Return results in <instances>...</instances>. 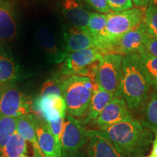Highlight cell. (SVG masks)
<instances>
[{"mask_svg":"<svg viewBox=\"0 0 157 157\" xmlns=\"http://www.w3.org/2000/svg\"><path fill=\"white\" fill-rule=\"evenodd\" d=\"M94 131L110 141L124 157H143L153 141L152 131L134 118Z\"/></svg>","mask_w":157,"mask_h":157,"instance_id":"1","label":"cell"},{"mask_svg":"<svg viewBox=\"0 0 157 157\" xmlns=\"http://www.w3.org/2000/svg\"><path fill=\"white\" fill-rule=\"evenodd\" d=\"M150 84L141 68L138 55L124 56L123 73L114 96L122 98L131 111L143 109L149 97Z\"/></svg>","mask_w":157,"mask_h":157,"instance_id":"2","label":"cell"},{"mask_svg":"<svg viewBox=\"0 0 157 157\" xmlns=\"http://www.w3.org/2000/svg\"><path fill=\"white\" fill-rule=\"evenodd\" d=\"M97 83L85 76H71L65 79L62 96L66 105L68 114L81 117L87 113Z\"/></svg>","mask_w":157,"mask_h":157,"instance_id":"3","label":"cell"},{"mask_svg":"<svg viewBox=\"0 0 157 157\" xmlns=\"http://www.w3.org/2000/svg\"><path fill=\"white\" fill-rule=\"evenodd\" d=\"M103 55L97 48L85 49L68 53L62 66L61 74L64 76H82L95 82V76Z\"/></svg>","mask_w":157,"mask_h":157,"instance_id":"4","label":"cell"},{"mask_svg":"<svg viewBox=\"0 0 157 157\" xmlns=\"http://www.w3.org/2000/svg\"><path fill=\"white\" fill-rule=\"evenodd\" d=\"M106 15V35L110 47V53H113L116 44L121 37L134 29L143 21V11L133 7L122 12H111Z\"/></svg>","mask_w":157,"mask_h":157,"instance_id":"5","label":"cell"},{"mask_svg":"<svg viewBox=\"0 0 157 157\" xmlns=\"http://www.w3.org/2000/svg\"><path fill=\"white\" fill-rule=\"evenodd\" d=\"M33 109L30 98L14 84L0 86V115L17 118L29 114Z\"/></svg>","mask_w":157,"mask_h":157,"instance_id":"6","label":"cell"},{"mask_svg":"<svg viewBox=\"0 0 157 157\" xmlns=\"http://www.w3.org/2000/svg\"><path fill=\"white\" fill-rule=\"evenodd\" d=\"M124 56L120 54L109 53L103 56L95 76V82L100 87L115 95L119 87L123 73Z\"/></svg>","mask_w":157,"mask_h":157,"instance_id":"7","label":"cell"},{"mask_svg":"<svg viewBox=\"0 0 157 157\" xmlns=\"http://www.w3.org/2000/svg\"><path fill=\"white\" fill-rule=\"evenodd\" d=\"M88 139L87 129L81 121L71 116L66 115L61 137L63 157H77Z\"/></svg>","mask_w":157,"mask_h":157,"instance_id":"8","label":"cell"},{"mask_svg":"<svg viewBox=\"0 0 157 157\" xmlns=\"http://www.w3.org/2000/svg\"><path fill=\"white\" fill-rule=\"evenodd\" d=\"M148 35L146 25L142 21L121 37L113 49V53L120 54L124 56L134 54L140 55Z\"/></svg>","mask_w":157,"mask_h":157,"instance_id":"9","label":"cell"},{"mask_svg":"<svg viewBox=\"0 0 157 157\" xmlns=\"http://www.w3.org/2000/svg\"><path fill=\"white\" fill-rule=\"evenodd\" d=\"M33 109L47 122L65 118L66 105L62 95L39 96L33 103Z\"/></svg>","mask_w":157,"mask_h":157,"instance_id":"10","label":"cell"},{"mask_svg":"<svg viewBox=\"0 0 157 157\" xmlns=\"http://www.w3.org/2000/svg\"><path fill=\"white\" fill-rule=\"evenodd\" d=\"M132 118V111L125 101L122 98L114 96L93 122L99 129H103Z\"/></svg>","mask_w":157,"mask_h":157,"instance_id":"11","label":"cell"},{"mask_svg":"<svg viewBox=\"0 0 157 157\" xmlns=\"http://www.w3.org/2000/svg\"><path fill=\"white\" fill-rule=\"evenodd\" d=\"M36 37L49 62L53 64L64 62L68 53L59 47L58 41L50 29L46 27H40L37 29Z\"/></svg>","mask_w":157,"mask_h":157,"instance_id":"12","label":"cell"},{"mask_svg":"<svg viewBox=\"0 0 157 157\" xmlns=\"http://www.w3.org/2000/svg\"><path fill=\"white\" fill-rule=\"evenodd\" d=\"M61 13L71 26L87 33L90 13L84 7L81 0H63Z\"/></svg>","mask_w":157,"mask_h":157,"instance_id":"13","label":"cell"},{"mask_svg":"<svg viewBox=\"0 0 157 157\" xmlns=\"http://www.w3.org/2000/svg\"><path fill=\"white\" fill-rule=\"evenodd\" d=\"M63 35L65 51L67 53H72L85 49L97 48L95 40L88 33L74 27H64Z\"/></svg>","mask_w":157,"mask_h":157,"instance_id":"14","label":"cell"},{"mask_svg":"<svg viewBox=\"0 0 157 157\" xmlns=\"http://www.w3.org/2000/svg\"><path fill=\"white\" fill-rule=\"evenodd\" d=\"M18 31L17 15L9 1L0 0V41H11Z\"/></svg>","mask_w":157,"mask_h":157,"instance_id":"15","label":"cell"},{"mask_svg":"<svg viewBox=\"0 0 157 157\" xmlns=\"http://www.w3.org/2000/svg\"><path fill=\"white\" fill-rule=\"evenodd\" d=\"M87 33L94 39L97 48L103 56L110 53V47L106 35V15L99 13H90Z\"/></svg>","mask_w":157,"mask_h":157,"instance_id":"16","label":"cell"},{"mask_svg":"<svg viewBox=\"0 0 157 157\" xmlns=\"http://www.w3.org/2000/svg\"><path fill=\"white\" fill-rule=\"evenodd\" d=\"M87 153L88 157H124L116 147L105 137L96 133L94 129L87 130Z\"/></svg>","mask_w":157,"mask_h":157,"instance_id":"17","label":"cell"},{"mask_svg":"<svg viewBox=\"0 0 157 157\" xmlns=\"http://www.w3.org/2000/svg\"><path fill=\"white\" fill-rule=\"evenodd\" d=\"M34 122L38 142L44 157H58L55 139L48 122L34 115Z\"/></svg>","mask_w":157,"mask_h":157,"instance_id":"18","label":"cell"},{"mask_svg":"<svg viewBox=\"0 0 157 157\" xmlns=\"http://www.w3.org/2000/svg\"><path fill=\"white\" fill-rule=\"evenodd\" d=\"M17 132L26 142H29L33 147L34 157H44L38 139H37L36 129L34 122V115L25 114L16 118Z\"/></svg>","mask_w":157,"mask_h":157,"instance_id":"19","label":"cell"},{"mask_svg":"<svg viewBox=\"0 0 157 157\" xmlns=\"http://www.w3.org/2000/svg\"><path fill=\"white\" fill-rule=\"evenodd\" d=\"M113 97V94L105 91L98 86L94 91L85 117L81 121L82 124L93 122Z\"/></svg>","mask_w":157,"mask_h":157,"instance_id":"20","label":"cell"},{"mask_svg":"<svg viewBox=\"0 0 157 157\" xmlns=\"http://www.w3.org/2000/svg\"><path fill=\"white\" fill-rule=\"evenodd\" d=\"M21 78L18 65L8 55L0 52V86L14 84Z\"/></svg>","mask_w":157,"mask_h":157,"instance_id":"21","label":"cell"},{"mask_svg":"<svg viewBox=\"0 0 157 157\" xmlns=\"http://www.w3.org/2000/svg\"><path fill=\"white\" fill-rule=\"evenodd\" d=\"M143 122L153 132H157V92L149 95L148 101L143 107Z\"/></svg>","mask_w":157,"mask_h":157,"instance_id":"22","label":"cell"},{"mask_svg":"<svg viewBox=\"0 0 157 157\" xmlns=\"http://www.w3.org/2000/svg\"><path fill=\"white\" fill-rule=\"evenodd\" d=\"M26 153V141L16 132L0 151V157H20Z\"/></svg>","mask_w":157,"mask_h":157,"instance_id":"23","label":"cell"},{"mask_svg":"<svg viewBox=\"0 0 157 157\" xmlns=\"http://www.w3.org/2000/svg\"><path fill=\"white\" fill-rule=\"evenodd\" d=\"M141 68L150 86L157 89V57L148 55H138Z\"/></svg>","mask_w":157,"mask_h":157,"instance_id":"24","label":"cell"},{"mask_svg":"<svg viewBox=\"0 0 157 157\" xmlns=\"http://www.w3.org/2000/svg\"><path fill=\"white\" fill-rule=\"evenodd\" d=\"M16 132V118L0 115V151Z\"/></svg>","mask_w":157,"mask_h":157,"instance_id":"25","label":"cell"},{"mask_svg":"<svg viewBox=\"0 0 157 157\" xmlns=\"http://www.w3.org/2000/svg\"><path fill=\"white\" fill-rule=\"evenodd\" d=\"M66 78L67 77L64 76L61 73L52 75L43 84L39 96L48 95H62L63 85Z\"/></svg>","mask_w":157,"mask_h":157,"instance_id":"26","label":"cell"},{"mask_svg":"<svg viewBox=\"0 0 157 157\" xmlns=\"http://www.w3.org/2000/svg\"><path fill=\"white\" fill-rule=\"evenodd\" d=\"M143 21L146 25L148 34L157 37V7L148 5Z\"/></svg>","mask_w":157,"mask_h":157,"instance_id":"27","label":"cell"},{"mask_svg":"<svg viewBox=\"0 0 157 157\" xmlns=\"http://www.w3.org/2000/svg\"><path fill=\"white\" fill-rule=\"evenodd\" d=\"M108 5L113 12L125 11L134 7L132 0H108Z\"/></svg>","mask_w":157,"mask_h":157,"instance_id":"28","label":"cell"},{"mask_svg":"<svg viewBox=\"0 0 157 157\" xmlns=\"http://www.w3.org/2000/svg\"><path fill=\"white\" fill-rule=\"evenodd\" d=\"M148 55V56L157 57V37L148 35L146 42L145 43L143 52L140 55Z\"/></svg>","mask_w":157,"mask_h":157,"instance_id":"29","label":"cell"},{"mask_svg":"<svg viewBox=\"0 0 157 157\" xmlns=\"http://www.w3.org/2000/svg\"><path fill=\"white\" fill-rule=\"evenodd\" d=\"M88 5L99 13L105 14L110 13L108 0H84Z\"/></svg>","mask_w":157,"mask_h":157,"instance_id":"30","label":"cell"},{"mask_svg":"<svg viewBox=\"0 0 157 157\" xmlns=\"http://www.w3.org/2000/svg\"><path fill=\"white\" fill-rule=\"evenodd\" d=\"M133 5L138 8H144L148 6L150 0H132Z\"/></svg>","mask_w":157,"mask_h":157,"instance_id":"31","label":"cell"},{"mask_svg":"<svg viewBox=\"0 0 157 157\" xmlns=\"http://www.w3.org/2000/svg\"><path fill=\"white\" fill-rule=\"evenodd\" d=\"M154 140L152 141V149L151 154L157 156V132H155Z\"/></svg>","mask_w":157,"mask_h":157,"instance_id":"32","label":"cell"},{"mask_svg":"<svg viewBox=\"0 0 157 157\" xmlns=\"http://www.w3.org/2000/svg\"><path fill=\"white\" fill-rule=\"evenodd\" d=\"M149 5H154V6H156V7H157V0H150Z\"/></svg>","mask_w":157,"mask_h":157,"instance_id":"33","label":"cell"},{"mask_svg":"<svg viewBox=\"0 0 157 157\" xmlns=\"http://www.w3.org/2000/svg\"><path fill=\"white\" fill-rule=\"evenodd\" d=\"M143 157H157L156 156H155V155H153V154H149L148 156H143Z\"/></svg>","mask_w":157,"mask_h":157,"instance_id":"34","label":"cell"},{"mask_svg":"<svg viewBox=\"0 0 157 157\" xmlns=\"http://www.w3.org/2000/svg\"><path fill=\"white\" fill-rule=\"evenodd\" d=\"M20 157H31V156H27L26 155H24V156H20Z\"/></svg>","mask_w":157,"mask_h":157,"instance_id":"35","label":"cell"},{"mask_svg":"<svg viewBox=\"0 0 157 157\" xmlns=\"http://www.w3.org/2000/svg\"><path fill=\"white\" fill-rule=\"evenodd\" d=\"M3 1H9V0H3Z\"/></svg>","mask_w":157,"mask_h":157,"instance_id":"36","label":"cell"},{"mask_svg":"<svg viewBox=\"0 0 157 157\" xmlns=\"http://www.w3.org/2000/svg\"><path fill=\"white\" fill-rule=\"evenodd\" d=\"M155 91H156V92H157V89H156V90H155Z\"/></svg>","mask_w":157,"mask_h":157,"instance_id":"37","label":"cell"}]
</instances>
